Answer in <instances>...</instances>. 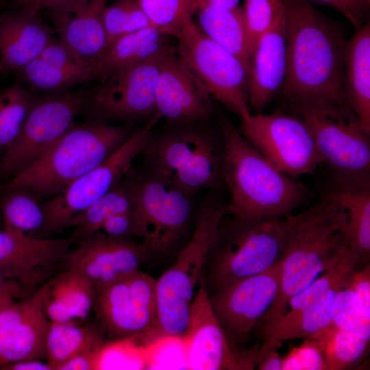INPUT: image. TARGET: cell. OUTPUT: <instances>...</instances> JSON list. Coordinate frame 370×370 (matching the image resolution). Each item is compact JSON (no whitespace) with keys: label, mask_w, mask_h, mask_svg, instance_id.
Instances as JSON below:
<instances>
[{"label":"cell","mask_w":370,"mask_h":370,"mask_svg":"<svg viewBox=\"0 0 370 370\" xmlns=\"http://www.w3.org/2000/svg\"><path fill=\"white\" fill-rule=\"evenodd\" d=\"M286 70L282 92L290 107L348 105L344 88L348 40L340 28L307 0H282Z\"/></svg>","instance_id":"6da1fadb"},{"label":"cell","mask_w":370,"mask_h":370,"mask_svg":"<svg viewBox=\"0 0 370 370\" xmlns=\"http://www.w3.org/2000/svg\"><path fill=\"white\" fill-rule=\"evenodd\" d=\"M219 125L223 183L230 193L228 215L243 221L282 219L310 197L306 186L278 169L227 117L221 116Z\"/></svg>","instance_id":"7a4b0ae2"},{"label":"cell","mask_w":370,"mask_h":370,"mask_svg":"<svg viewBox=\"0 0 370 370\" xmlns=\"http://www.w3.org/2000/svg\"><path fill=\"white\" fill-rule=\"evenodd\" d=\"M346 230L345 212L328 190L311 207L291 215L280 259V288L258 326L278 320L293 297L344 256L349 249Z\"/></svg>","instance_id":"3957f363"},{"label":"cell","mask_w":370,"mask_h":370,"mask_svg":"<svg viewBox=\"0 0 370 370\" xmlns=\"http://www.w3.org/2000/svg\"><path fill=\"white\" fill-rule=\"evenodd\" d=\"M132 132V124L74 123L32 164L1 185L0 190L23 189L48 199L102 163Z\"/></svg>","instance_id":"277c9868"},{"label":"cell","mask_w":370,"mask_h":370,"mask_svg":"<svg viewBox=\"0 0 370 370\" xmlns=\"http://www.w3.org/2000/svg\"><path fill=\"white\" fill-rule=\"evenodd\" d=\"M227 214V202L218 190H211L199 209L190 241L156 280L157 323L149 341L183 335L219 225Z\"/></svg>","instance_id":"5b68a950"},{"label":"cell","mask_w":370,"mask_h":370,"mask_svg":"<svg viewBox=\"0 0 370 370\" xmlns=\"http://www.w3.org/2000/svg\"><path fill=\"white\" fill-rule=\"evenodd\" d=\"M291 215L269 221H243L227 214L219 225L205 268L208 293L260 273L278 262Z\"/></svg>","instance_id":"8992f818"},{"label":"cell","mask_w":370,"mask_h":370,"mask_svg":"<svg viewBox=\"0 0 370 370\" xmlns=\"http://www.w3.org/2000/svg\"><path fill=\"white\" fill-rule=\"evenodd\" d=\"M291 108L310 130L331 176L370 180V132L349 105L319 103Z\"/></svg>","instance_id":"52a82bcc"},{"label":"cell","mask_w":370,"mask_h":370,"mask_svg":"<svg viewBox=\"0 0 370 370\" xmlns=\"http://www.w3.org/2000/svg\"><path fill=\"white\" fill-rule=\"evenodd\" d=\"M161 118L155 113L102 163L43 201L45 222L36 238H51L70 227L76 217L118 184L132 169Z\"/></svg>","instance_id":"ba28073f"},{"label":"cell","mask_w":370,"mask_h":370,"mask_svg":"<svg viewBox=\"0 0 370 370\" xmlns=\"http://www.w3.org/2000/svg\"><path fill=\"white\" fill-rule=\"evenodd\" d=\"M175 37L179 58L204 84L212 99L241 121L249 117V74L241 62L208 37L192 19Z\"/></svg>","instance_id":"9c48e42d"},{"label":"cell","mask_w":370,"mask_h":370,"mask_svg":"<svg viewBox=\"0 0 370 370\" xmlns=\"http://www.w3.org/2000/svg\"><path fill=\"white\" fill-rule=\"evenodd\" d=\"M193 198L181 190L172 177L150 168L135 171L131 211L134 236L151 252L168 249L190 217Z\"/></svg>","instance_id":"30bf717a"},{"label":"cell","mask_w":370,"mask_h":370,"mask_svg":"<svg viewBox=\"0 0 370 370\" xmlns=\"http://www.w3.org/2000/svg\"><path fill=\"white\" fill-rule=\"evenodd\" d=\"M89 94L82 88L34 99L19 135L3 151L0 177L14 176L47 150L85 110Z\"/></svg>","instance_id":"8fae6325"},{"label":"cell","mask_w":370,"mask_h":370,"mask_svg":"<svg viewBox=\"0 0 370 370\" xmlns=\"http://www.w3.org/2000/svg\"><path fill=\"white\" fill-rule=\"evenodd\" d=\"M171 46L167 42L139 64L107 78L90 90L85 110L92 121L132 124L156 113L158 78Z\"/></svg>","instance_id":"7c38bea8"},{"label":"cell","mask_w":370,"mask_h":370,"mask_svg":"<svg viewBox=\"0 0 370 370\" xmlns=\"http://www.w3.org/2000/svg\"><path fill=\"white\" fill-rule=\"evenodd\" d=\"M241 135L278 169L293 177L311 174L323 160L310 130L294 114L280 109L241 121Z\"/></svg>","instance_id":"4fadbf2b"},{"label":"cell","mask_w":370,"mask_h":370,"mask_svg":"<svg viewBox=\"0 0 370 370\" xmlns=\"http://www.w3.org/2000/svg\"><path fill=\"white\" fill-rule=\"evenodd\" d=\"M92 310L110 338L147 341L157 323L156 280L139 269L99 290Z\"/></svg>","instance_id":"5bb4252c"},{"label":"cell","mask_w":370,"mask_h":370,"mask_svg":"<svg viewBox=\"0 0 370 370\" xmlns=\"http://www.w3.org/2000/svg\"><path fill=\"white\" fill-rule=\"evenodd\" d=\"M281 280V261L266 271L219 288L209 295L214 312L237 352L271 306Z\"/></svg>","instance_id":"9a60e30c"},{"label":"cell","mask_w":370,"mask_h":370,"mask_svg":"<svg viewBox=\"0 0 370 370\" xmlns=\"http://www.w3.org/2000/svg\"><path fill=\"white\" fill-rule=\"evenodd\" d=\"M181 340L186 369H244L245 349L237 352L230 345L212 307L204 274L193 300Z\"/></svg>","instance_id":"2e32d148"},{"label":"cell","mask_w":370,"mask_h":370,"mask_svg":"<svg viewBox=\"0 0 370 370\" xmlns=\"http://www.w3.org/2000/svg\"><path fill=\"white\" fill-rule=\"evenodd\" d=\"M78 247L70 249L60 267L75 270L86 277L97 293L101 288L139 270L151 253L143 243L129 238H114L98 234L79 241Z\"/></svg>","instance_id":"e0dca14e"},{"label":"cell","mask_w":370,"mask_h":370,"mask_svg":"<svg viewBox=\"0 0 370 370\" xmlns=\"http://www.w3.org/2000/svg\"><path fill=\"white\" fill-rule=\"evenodd\" d=\"M156 108L162 118L175 125L204 122L213 114L210 93L181 60L173 45L160 66Z\"/></svg>","instance_id":"ac0fdd59"},{"label":"cell","mask_w":370,"mask_h":370,"mask_svg":"<svg viewBox=\"0 0 370 370\" xmlns=\"http://www.w3.org/2000/svg\"><path fill=\"white\" fill-rule=\"evenodd\" d=\"M65 238H39L0 228V272L25 289L47 280L75 242Z\"/></svg>","instance_id":"d6986e66"},{"label":"cell","mask_w":370,"mask_h":370,"mask_svg":"<svg viewBox=\"0 0 370 370\" xmlns=\"http://www.w3.org/2000/svg\"><path fill=\"white\" fill-rule=\"evenodd\" d=\"M47 283L0 313V369L23 360L45 358L49 320L44 308Z\"/></svg>","instance_id":"ffe728a7"},{"label":"cell","mask_w":370,"mask_h":370,"mask_svg":"<svg viewBox=\"0 0 370 370\" xmlns=\"http://www.w3.org/2000/svg\"><path fill=\"white\" fill-rule=\"evenodd\" d=\"M108 0H83L48 10L53 32L80 60L88 64L107 47L103 14Z\"/></svg>","instance_id":"44dd1931"},{"label":"cell","mask_w":370,"mask_h":370,"mask_svg":"<svg viewBox=\"0 0 370 370\" xmlns=\"http://www.w3.org/2000/svg\"><path fill=\"white\" fill-rule=\"evenodd\" d=\"M0 14V73L16 72L36 58L54 38L53 30L27 7Z\"/></svg>","instance_id":"7402d4cb"},{"label":"cell","mask_w":370,"mask_h":370,"mask_svg":"<svg viewBox=\"0 0 370 370\" xmlns=\"http://www.w3.org/2000/svg\"><path fill=\"white\" fill-rule=\"evenodd\" d=\"M286 70L284 10L258 40L248 79L249 106L262 110L282 88Z\"/></svg>","instance_id":"603a6c76"},{"label":"cell","mask_w":370,"mask_h":370,"mask_svg":"<svg viewBox=\"0 0 370 370\" xmlns=\"http://www.w3.org/2000/svg\"><path fill=\"white\" fill-rule=\"evenodd\" d=\"M16 73L32 89L51 94L68 91L93 79L88 65L55 38L36 58Z\"/></svg>","instance_id":"cb8c5ba5"},{"label":"cell","mask_w":370,"mask_h":370,"mask_svg":"<svg viewBox=\"0 0 370 370\" xmlns=\"http://www.w3.org/2000/svg\"><path fill=\"white\" fill-rule=\"evenodd\" d=\"M343 206L347 218L349 249L360 260V267L370 258V180L331 176L328 189Z\"/></svg>","instance_id":"d4e9b609"},{"label":"cell","mask_w":370,"mask_h":370,"mask_svg":"<svg viewBox=\"0 0 370 370\" xmlns=\"http://www.w3.org/2000/svg\"><path fill=\"white\" fill-rule=\"evenodd\" d=\"M44 308L50 321H84L92 310L97 291L84 275L64 269L47 282Z\"/></svg>","instance_id":"484cf974"},{"label":"cell","mask_w":370,"mask_h":370,"mask_svg":"<svg viewBox=\"0 0 370 370\" xmlns=\"http://www.w3.org/2000/svg\"><path fill=\"white\" fill-rule=\"evenodd\" d=\"M166 36L151 27L116 39L88 64L93 79L103 82L139 64L163 47Z\"/></svg>","instance_id":"4316f807"},{"label":"cell","mask_w":370,"mask_h":370,"mask_svg":"<svg viewBox=\"0 0 370 370\" xmlns=\"http://www.w3.org/2000/svg\"><path fill=\"white\" fill-rule=\"evenodd\" d=\"M195 124L181 125L179 128L158 136L151 134L140 154L144 156L148 168L172 177L214 138L197 128Z\"/></svg>","instance_id":"83f0119b"},{"label":"cell","mask_w":370,"mask_h":370,"mask_svg":"<svg viewBox=\"0 0 370 370\" xmlns=\"http://www.w3.org/2000/svg\"><path fill=\"white\" fill-rule=\"evenodd\" d=\"M344 88L348 105L370 132V25L366 23L348 40Z\"/></svg>","instance_id":"f1b7e54d"},{"label":"cell","mask_w":370,"mask_h":370,"mask_svg":"<svg viewBox=\"0 0 370 370\" xmlns=\"http://www.w3.org/2000/svg\"><path fill=\"white\" fill-rule=\"evenodd\" d=\"M201 31L234 55L249 75L251 55L249 49L243 8L228 9L199 5L197 8Z\"/></svg>","instance_id":"f546056e"},{"label":"cell","mask_w":370,"mask_h":370,"mask_svg":"<svg viewBox=\"0 0 370 370\" xmlns=\"http://www.w3.org/2000/svg\"><path fill=\"white\" fill-rule=\"evenodd\" d=\"M82 321H50L45 340V359L52 370L86 351L102 347L105 333L99 325Z\"/></svg>","instance_id":"4dcf8cb0"},{"label":"cell","mask_w":370,"mask_h":370,"mask_svg":"<svg viewBox=\"0 0 370 370\" xmlns=\"http://www.w3.org/2000/svg\"><path fill=\"white\" fill-rule=\"evenodd\" d=\"M135 186V171L132 169L108 192L76 217L70 227L76 241L99 234L101 225L109 217L132 211Z\"/></svg>","instance_id":"1f68e13d"},{"label":"cell","mask_w":370,"mask_h":370,"mask_svg":"<svg viewBox=\"0 0 370 370\" xmlns=\"http://www.w3.org/2000/svg\"><path fill=\"white\" fill-rule=\"evenodd\" d=\"M220 147L212 138L171 177L175 185L190 197L193 199L204 189L219 190L224 184L223 147Z\"/></svg>","instance_id":"d6a6232c"},{"label":"cell","mask_w":370,"mask_h":370,"mask_svg":"<svg viewBox=\"0 0 370 370\" xmlns=\"http://www.w3.org/2000/svg\"><path fill=\"white\" fill-rule=\"evenodd\" d=\"M2 227L36 237L45 222L43 201L23 189L0 190Z\"/></svg>","instance_id":"836d02e7"},{"label":"cell","mask_w":370,"mask_h":370,"mask_svg":"<svg viewBox=\"0 0 370 370\" xmlns=\"http://www.w3.org/2000/svg\"><path fill=\"white\" fill-rule=\"evenodd\" d=\"M310 337L323 343V354L328 370L352 368L367 356L369 339L356 332L330 323Z\"/></svg>","instance_id":"e575fe53"},{"label":"cell","mask_w":370,"mask_h":370,"mask_svg":"<svg viewBox=\"0 0 370 370\" xmlns=\"http://www.w3.org/2000/svg\"><path fill=\"white\" fill-rule=\"evenodd\" d=\"M34 99L22 81L0 92V151L19 135Z\"/></svg>","instance_id":"d590c367"},{"label":"cell","mask_w":370,"mask_h":370,"mask_svg":"<svg viewBox=\"0 0 370 370\" xmlns=\"http://www.w3.org/2000/svg\"><path fill=\"white\" fill-rule=\"evenodd\" d=\"M152 25L175 36L197 11V0H136Z\"/></svg>","instance_id":"8d00e7d4"},{"label":"cell","mask_w":370,"mask_h":370,"mask_svg":"<svg viewBox=\"0 0 370 370\" xmlns=\"http://www.w3.org/2000/svg\"><path fill=\"white\" fill-rule=\"evenodd\" d=\"M103 19L107 46L121 36L153 27L136 0H116L106 5Z\"/></svg>","instance_id":"74e56055"},{"label":"cell","mask_w":370,"mask_h":370,"mask_svg":"<svg viewBox=\"0 0 370 370\" xmlns=\"http://www.w3.org/2000/svg\"><path fill=\"white\" fill-rule=\"evenodd\" d=\"M105 343L99 356L97 369H148L149 353L145 344L138 338H117Z\"/></svg>","instance_id":"f35d334b"},{"label":"cell","mask_w":370,"mask_h":370,"mask_svg":"<svg viewBox=\"0 0 370 370\" xmlns=\"http://www.w3.org/2000/svg\"><path fill=\"white\" fill-rule=\"evenodd\" d=\"M331 323L370 339V316L363 312L358 297L345 281L336 293Z\"/></svg>","instance_id":"ab89813d"},{"label":"cell","mask_w":370,"mask_h":370,"mask_svg":"<svg viewBox=\"0 0 370 370\" xmlns=\"http://www.w3.org/2000/svg\"><path fill=\"white\" fill-rule=\"evenodd\" d=\"M242 8L252 57L258 40L270 28L276 17L284 12V7L282 0H245Z\"/></svg>","instance_id":"60d3db41"},{"label":"cell","mask_w":370,"mask_h":370,"mask_svg":"<svg viewBox=\"0 0 370 370\" xmlns=\"http://www.w3.org/2000/svg\"><path fill=\"white\" fill-rule=\"evenodd\" d=\"M297 347H292L283 357L282 370H328L323 343L308 336Z\"/></svg>","instance_id":"b9f144b4"},{"label":"cell","mask_w":370,"mask_h":370,"mask_svg":"<svg viewBox=\"0 0 370 370\" xmlns=\"http://www.w3.org/2000/svg\"><path fill=\"white\" fill-rule=\"evenodd\" d=\"M326 5L342 14L356 30L366 23L370 0H311Z\"/></svg>","instance_id":"7bdbcfd3"},{"label":"cell","mask_w":370,"mask_h":370,"mask_svg":"<svg viewBox=\"0 0 370 370\" xmlns=\"http://www.w3.org/2000/svg\"><path fill=\"white\" fill-rule=\"evenodd\" d=\"M345 283L358 297L363 312L370 316V264L354 269Z\"/></svg>","instance_id":"ee69618b"},{"label":"cell","mask_w":370,"mask_h":370,"mask_svg":"<svg viewBox=\"0 0 370 370\" xmlns=\"http://www.w3.org/2000/svg\"><path fill=\"white\" fill-rule=\"evenodd\" d=\"M99 234L114 238L134 235L131 212L114 214L105 221Z\"/></svg>","instance_id":"f6af8a7d"},{"label":"cell","mask_w":370,"mask_h":370,"mask_svg":"<svg viewBox=\"0 0 370 370\" xmlns=\"http://www.w3.org/2000/svg\"><path fill=\"white\" fill-rule=\"evenodd\" d=\"M102 347L84 352L65 362L58 370H91L97 369Z\"/></svg>","instance_id":"bcb514c9"},{"label":"cell","mask_w":370,"mask_h":370,"mask_svg":"<svg viewBox=\"0 0 370 370\" xmlns=\"http://www.w3.org/2000/svg\"><path fill=\"white\" fill-rule=\"evenodd\" d=\"M81 1L83 0H27L20 7H27L39 12L66 7Z\"/></svg>","instance_id":"7dc6e473"},{"label":"cell","mask_w":370,"mask_h":370,"mask_svg":"<svg viewBox=\"0 0 370 370\" xmlns=\"http://www.w3.org/2000/svg\"><path fill=\"white\" fill-rule=\"evenodd\" d=\"M277 348H271L262 357L257 365L259 370H282L283 357Z\"/></svg>","instance_id":"c3c4849f"},{"label":"cell","mask_w":370,"mask_h":370,"mask_svg":"<svg viewBox=\"0 0 370 370\" xmlns=\"http://www.w3.org/2000/svg\"><path fill=\"white\" fill-rule=\"evenodd\" d=\"M1 370H52L51 367L46 361L43 362L39 358H33L21 360L5 365Z\"/></svg>","instance_id":"681fc988"},{"label":"cell","mask_w":370,"mask_h":370,"mask_svg":"<svg viewBox=\"0 0 370 370\" xmlns=\"http://www.w3.org/2000/svg\"><path fill=\"white\" fill-rule=\"evenodd\" d=\"M24 291L25 288L22 286L16 285L0 291V313L13 301L21 298Z\"/></svg>","instance_id":"f907efd6"},{"label":"cell","mask_w":370,"mask_h":370,"mask_svg":"<svg viewBox=\"0 0 370 370\" xmlns=\"http://www.w3.org/2000/svg\"><path fill=\"white\" fill-rule=\"evenodd\" d=\"M239 1L240 0H197V6L207 5L228 9L238 7Z\"/></svg>","instance_id":"816d5d0a"},{"label":"cell","mask_w":370,"mask_h":370,"mask_svg":"<svg viewBox=\"0 0 370 370\" xmlns=\"http://www.w3.org/2000/svg\"><path fill=\"white\" fill-rule=\"evenodd\" d=\"M16 285L22 286L17 281L6 278L4 275H3L0 272V291L13 287Z\"/></svg>","instance_id":"f5cc1de1"},{"label":"cell","mask_w":370,"mask_h":370,"mask_svg":"<svg viewBox=\"0 0 370 370\" xmlns=\"http://www.w3.org/2000/svg\"><path fill=\"white\" fill-rule=\"evenodd\" d=\"M27 0H0V4L3 3H9L14 8L20 7Z\"/></svg>","instance_id":"db71d44e"},{"label":"cell","mask_w":370,"mask_h":370,"mask_svg":"<svg viewBox=\"0 0 370 370\" xmlns=\"http://www.w3.org/2000/svg\"><path fill=\"white\" fill-rule=\"evenodd\" d=\"M0 176H1V157H0ZM1 225V217H0V228H2Z\"/></svg>","instance_id":"11a10c76"}]
</instances>
